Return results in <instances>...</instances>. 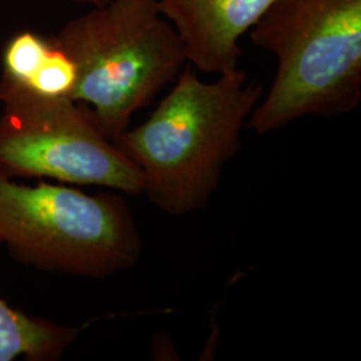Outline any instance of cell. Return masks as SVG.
Here are the masks:
<instances>
[{
	"label": "cell",
	"mask_w": 361,
	"mask_h": 361,
	"mask_svg": "<svg viewBox=\"0 0 361 361\" xmlns=\"http://www.w3.org/2000/svg\"><path fill=\"white\" fill-rule=\"evenodd\" d=\"M262 92L240 67L207 83L186 63L149 118L114 142L140 170L146 198L176 217L207 207Z\"/></svg>",
	"instance_id": "1"
},
{
	"label": "cell",
	"mask_w": 361,
	"mask_h": 361,
	"mask_svg": "<svg viewBox=\"0 0 361 361\" xmlns=\"http://www.w3.org/2000/svg\"><path fill=\"white\" fill-rule=\"evenodd\" d=\"M277 71L246 128L257 134L300 118L336 116L361 99V0H277L250 30Z\"/></svg>",
	"instance_id": "2"
},
{
	"label": "cell",
	"mask_w": 361,
	"mask_h": 361,
	"mask_svg": "<svg viewBox=\"0 0 361 361\" xmlns=\"http://www.w3.org/2000/svg\"><path fill=\"white\" fill-rule=\"evenodd\" d=\"M51 39L77 68L70 99L90 109L111 142L188 63L158 0H110L71 19Z\"/></svg>",
	"instance_id": "3"
},
{
	"label": "cell",
	"mask_w": 361,
	"mask_h": 361,
	"mask_svg": "<svg viewBox=\"0 0 361 361\" xmlns=\"http://www.w3.org/2000/svg\"><path fill=\"white\" fill-rule=\"evenodd\" d=\"M0 245L39 271L104 279L133 268L142 238L122 195L0 176Z\"/></svg>",
	"instance_id": "4"
},
{
	"label": "cell",
	"mask_w": 361,
	"mask_h": 361,
	"mask_svg": "<svg viewBox=\"0 0 361 361\" xmlns=\"http://www.w3.org/2000/svg\"><path fill=\"white\" fill-rule=\"evenodd\" d=\"M0 176L51 178L142 194L140 170L98 128L90 109L0 77Z\"/></svg>",
	"instance_id": "5"
},
{
	"label": "cell",
	"mask_w": 361,
	"mask_h": 361,
	"mask_svg": "<svg viewBox=\"0 0 361 361\" xmlns=\"http://www.w3.org/2000/svg\"><path fill=\"white\" fill-rule=\"evenodd\" d=\"M277 0H158L177 31L188 63L207 74L238 68L240 39Z\"/></svg>",
	"instance_id": "6"
},
{
	"label": "cell",
	"mask_w": 361,
	"mask_h": 361,
	"mask_svg": "<svg viewBox=\"0 0 361 361\" xmlns=\"http://www.w3.org/2000/svg\"><path fill=\"white\" fill-rule=\"evenodd\" d=\"M79 334L78 326L30 316L0 300V361L58 360Z\"/></svg>",
	"instance_id": "7"
},
{
	"label": "cell",
	"mask_w": 361,
	"mask_h": 361,
	"mask_svg": "<svg viewBox=\"0 0 361 361\" xmlns=\"http://www.w3.org/2000/svg\"><path fill=\"white\" fill-rule=\"evenodd\" d=\"M51 47V39L43 38L35 32L16 34L3 50L1 74L27 87L44 63Z\"/></svg>",
	"instance_id": "8"
},
{
	"label": "cell",
	"mask_w": 361,
	"mask_h": 361,
	"mask_svg": "<svg viewBox=\"0 0 361 361\" xmlns=\"http://www.w3.org/2000/svg\"><path fill=\"white\" fill-rule=\"evenodd\" d=\"M51 39V38H50ZM52 42V39H51ZM77 82V68L73 61L54 42L44 63L39 68L37 75L27 86L46 97L70 98Z\"/></svg>",
	"instance_id": "9"
},
{
	"label": "cell",
	"mask_w": 361,
	"mask_h": 361,
	"mask_svg": "<svg viewBox=\"0 0 361 361\" xmlns=\"http://www.w3.org/2000/svg\"><path fill=\"white\" fill-rule=\"evenodd\" d=\"M68 1H73V3H77V4H89L92 7H102L104 4H107L110 0H68Z\"/></svg>",
	"instance_id": "10"
}]
</instances>
